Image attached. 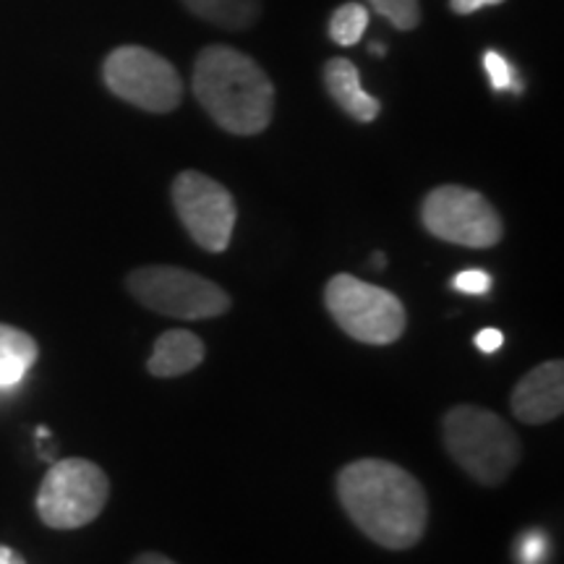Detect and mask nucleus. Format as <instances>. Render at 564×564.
<instances>
[{"label":"nucleus","mask_w":564,"mask_h":564,"mask_svg":"<svg viewBox=\"0 0 564 564\" xmlns=\"http://www.w3.org/2000/svg\"><path fill=\"white\" fill-rule=\"evenodd\" d=\"M126 285L141 306L173 319H217L230 308V295L220 285L181 267H141Z\"/></svg>","instance_id":"423d86ee"},{"label":"nucleus","mask_w":564,"mask_h":564,"mask_svg":"<svg viewBox=\"0 0 564 564\" xmlns=\"http://www.w3.org/2000/svg\"><path fill=\"white\" fill-rule=\"evenodd\" d=\"M173 207L183 228L209 253H223L236 230V199L223 183L199 171H183L173 181Z\"/></svg>","instance_id":"1a4fd4ad"},{"label":"nucleus","mask_w":564,"mask_h":564,"mask_svg":"<svg viewBox=\"0 0 564 564\" xmlns=\"http://www.w3.org/2000/svg\"><path fill=\"white\" fill-rule=\"evenodd\" d=\"M549 541L541 531H528L523 539L518 541V560L520 564H541L546 556Z\"/></svg>","instance_id":"6ab92c4d"},{"label":"nucleus","mask_w":564,"mask_h":564,"mask_svg":"<svg viewBox=\"0 0 564 564\" xmlns=\"http://www.w3.org/2000/svg\"><path fill=\"white\" fill-rule=\"evenodd\" d=\"M131 564H175V562H173V560H167L165 554H158V552H147V554L137 556V560H133Z\"/></svg>","instance_id":"4be33fe9"},{"label":"nucleus","mask_w":564,"mask_h":564,"mask_svg":"<svg viewBox=\"0 0 564 564\" xmlns=\"http://www.w3.org/2000/svg\"><path fill=\"white\" fill-rule=\"evenodd\" d=\"M373 264L384 267V253H373Z\"/></svg>","instance_id":"b1692460"},{"label":"nucleus","mask_w":564,"mask_h":564,"mask_svg":"<svg viewBox=\"0 0 564 564\" xmlns=\"http://www.w3.org/2000/svg\"><path fill=\"white\" fill-rule=\"evenodd\" d=\"M0 564H26L24 556L13 552L11 546H0Z\"/></svg>","instance_id":"5701e85b"},{"label":"nucleus","mask_w":564,"mask_h":564,"mask_svg":"<svg viewBox=\"0 0 564 564\" xmlns=\"http://www.w3.org/2000/svg\"><path fill=\"white\" fill-rule=\"evenodd\" d=\"M194 95L220 129L253 137L274 116V84L257 61L225 45L204 47L194 63Z\"/></svg>","instance_id":"f03ea898"},{"label":"nucleus","mask_w":564,"mask_h":564,"mask_svg":"<svg viewBox=\"0 0 564 564\" xmlns=\"http://www.w3.org/2000/svg\"><path fill=\"white\" fill-rule=\"evenodd\" d=\"M204 361V343L188 329H167L154 340V350L147 361L152 377L173 379L194 371Z\"/></svg>","instance_id":"f8f14e48"},{"label":"nucleus","mask_w":564,"mask_h":564,"mask_svg":"<svg viewBox=\"0 0 564 564\" xmlns=\"http://www.w3.org/2000/svg\"><path fill=\"white\" fill-rule=\"evenodd\" d=\"M514 419L541 426L564 411V364L560 358L539 364L520 379L510 398Z\"/></svg>","instance_id":"9d476101"},{"label":"nucleus","mask_w":564,"mask_h":564,"mask_svg":"<svg viewBox=\"0 0 564 564\" xmlns=\"http://www.w3.org/2000/svg\"><path fill=\"white\" fill-rule=\"evenodd\" d=\"M491 285H494L491 274L484 270H465L453 278L455 291L465 295H486L491 291Z\"/></svg>","instance_id":"a211bd4d"},{"label":"nucleus","mask_w":564,"mask_h":564,"mask_svg":"<svg viewBox=\"0 0 564 564\" xmlns=\"http://www.w3.org/2000/svg\"><path fill=\"white\" fill-rule=\"evenodd\" d=\"M366 3L400 32H411L421 24L419 0H366Z\"/></svg>","instance_id":"dca6fc26"},{"label":"nucleus","mask_w":564,"mask_h":564,"mask_svg":"<svg viewBox=\"0 0 564 564\" xmlns=\"http://www.w3.org/2000/svg\"><path fill=\"white\" fill-rule=\"evenodd\" d=\"M371 51H373V53H377V55H384V53H387V51H384V47H382V45H379V42H373V45H371Z\"/></svg>","instance_id":"393cba45"},{"label":"nucleus","mask_w":564,"mask_h":564,"mask_svg":"<svg viewBox=\"0 0 564 564\" xmlns=\"http://www.w3.org/2000/svg\"><path fill=\"white\" fill-rule=\"evenodd\" d=\"M37 356L40 348L32 335L11 324H0V390H11L24 382Z\"/></svg>","instance_id":"ddd939ff"},{"label":"nucleus","mask_w":564,"mask_h":564,"mask_svg":"<svg viewBox=\"0 0 564 564\" xmlns=\"http://www.w3.org/2000/svg\"><path fill=\"white\" fill-rule=\"evenodd\" d=\"M324 87H327L329 97L337 102V108L348 112L352 121L371 123L382 112V102L361 87V74H358L356 63L348 58L327 61V66H324Z\"/></svg>","instance_id":"9b49d317"},{"label":"nucleus","mask_w":564,"mask_h":564,"mask_svg":"<svg viewBox=\"0 0 564 564\" xmlns=\"http://www.w3.org/2000/svg\"><path fill=\"white\" fill-rule=\"evenodd\" d=\"M194 17L207 19L228 32L249 30L262 13V0H183Z\"/></svg>","instance_id":"4468645a"},{"label":"nucleus","mask_w":564,"mask_h":564,"mask_svg":"<svg viewBox=\"0 0 564 564\" xmlns=\"http://www.w3.org/2000/svg\"><path fill=\"white\" fill-rule=\"evenodd\" d=\"M366 26H369V11H366V6L345 3L329 19V37H333L335 45L352 47L361 42Z\"/></svg>","instance_id":"2eb2a0df"},{"label":"nucleus","mask_w":564,"mask_h":564,"mask_svg":"<svg viewBox=\"0 0 564 564\" xmlns=\"http://www.w3.org/2000/svg\"><path fill=\"white\" fill-rule=\"evenodd\" d=\"M442 436L449 457L481 486L505 484L523 453L510 423L478 405L453 408L442 421Z\"/></svg>","instance_id":"7ed1b4c3"},{"label":"nucleus","mask_w":564,"mask_h":564,"mask_svg":"<svg viewBox=\"0 0 564 564\" xmlns=\"http://www.w3.org/2000/svg\"><path fill=\"white\" fill-rule=\"evenodd\" d=\"M484 68H486V76H489V84L494 91H514V95H520V91H523L518 76H514V66L505 58L502 53L486 51Z\"/></svg>","instance_id":"f3484780"},{"label":"nucleus","mask_w":564,"mask_h":564,"mask_svg":"<svg viewBox=\"0 0 564 564\" xmlns=\"http://www.w3.org/2000/svg\"><path fill=\"white\" fill-rule=\"evenodd\" d=\"M110 497V481L100 465L68 457L51 465L37 491V514L55 531H76L100 518Z\"/></svg>","instance_id":"39448f33"},{"label":"nucleus","mask_w":564,"mask_h":564,"mask_svg":"<svg viewBox=\"0 0 564 564\" xmlns=\"http://www.w3.org/2000/svg\"><path fill=\"white\" fill-rule=\"evenodd\" d=\"M324 306L345 335L366 345L398 343L408 327L405 306L398 295L345 272L327 282Z\"/></svg>","instance_id":"20e7f679"},{"label":"nucleus","mask_w":564,"mask_h":564,"mask_svg":"<svg viewBox=\"0 0 564 564\" xmlns=\"http://www.w3.org/2000/svg\"><path fill=\"white\" fill-rule=\"evenodd\" d=\"M505 0H449V9L460 17H470V13L489 9V6H502Z\"/></svg>","instance_id":"412c9836"},{"label":"nucleus","mask_w":564,"mask_h":564,"mask_svg":"<svg viewBox=\"0 0 564 564\" xmlns=\"http://www.w3.org/2000/svg\"><path fill=\"white\" fill-rule=\"evenodd\" d=\"M337 497L373 544L403 552L419 544L429 525V499L419 478L390 460H356L337 474Z\"/></svg>","instance_id":"f257e3e1"},{"label":"nucleus","mask_w":564,"mask_h":564,"mask_svg":"<svg viewBox=\"0 0 564 564\" xmlns=\"http://www.w3.org/2000/svg\"><path fill=\"white\" fill-rule=\"evenodd\" d=\"M502 343H505V335L494 327H486L476 335V348L481 352H497L502 348Z\"/></svg>","instance_id":"aec40b11"},{"label":"nucleus","mask_w":564,"mask_h":564,"mask_svg":"<svg viewBox=\"0 0 564 564\" xmlns=\"http://www.w3.org/2000/svg\"><path fill=\"white\" fill-rule=\"evenodd\" d=\"M102 79L112 95L147 112H171L183 97V82L173 63L141 45L116 47L105 58Z\"/></svg>","instance_id":"6e6552de"},{"label":"nucleus","mask_w":564,"mask_h":564,"mask_svg":"<svg viewBox=\"0 0 564 564\" xmlns=\"http://www.w3.org/2000/svg\"><path fill=\"white\" fill-rule=\"evenodd\" d=\"M429 236L465 249H491L502 241L505 223L484 194L465 186H440L421 204Z\"/></svg>","instance_id":"0eeeda50"}]
</instances>
